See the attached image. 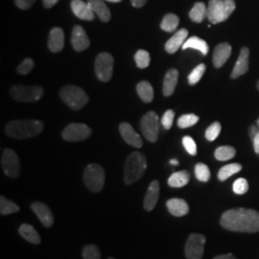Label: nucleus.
I'll return each mask as SVG.
<instances>
[{
  "label": "nucleus",
  "mask_w": 259,
  "mask_h": 259,
  "mask_svg": "<svg viewBox=\"0 0 259 259\" xmlns=\"http://www.w3.org/2000/svg\"><path fill=\"white\" fill-rule=\"evenodd\" d=\"M221 226L235 232H259V213L253 209L232 208L223 213Z\"/></svg>",
  "instance_id": "1"
},
{
  "label": "nucleus",
  "mask_w": 259,
  "mask_h": 259,
  "mask_svg": "<svg viewBox=\"0 0 259 259\" xmlns=\"http://www.w3.org/2000/svg\"><path fill=\"white\" fill-rule=\"evenodd\" d=\"M44 130V123L37 119H24L9 122L5 127L6 135L16 139L35 138Z\"/></svg>",
  "instance_id": "2"
},
{
  "label": "nucleus",
  "mask_w": 259,
  "mask_h": 259,
  "mask_svg": "<svg viewBox=\"0 0 259 259\" xmlns=\"http://www.w3.org/2000/svg\"><path fill=\"white\" fill-rule=\"evenodd\" d=\"M147 169V160L144 155L139 152H134L127 157L124 166V182L126 185H132L140 180Z\"/></svg>",
  "instance_id": "3"
},
{
  "label": "nucleus",
  "mask_w": 259,
  "mask_h": 259,
  "mask_svg": "<svg viewBox=\"0 0 259 259\" xmlns=\"http://www.w3.org/2000/svg\"><path fill=\"white\" fill-rule=\"evenodd\" d=\"M235 8L234 0H209L206 19L212 24L220 23L229 19Z\"/></svg>",
  "instance_id": "4"
},
{
  "label": "nucleus",
  "mask_w": 259,
  "mask_h": 259,
  "mask_svg": "<svg viewBox=\"0 0 259 259\" xmlns=\"http://www.w3.org/2000/svg\"><path fill=\"white\" fill-rule=\"evenodd\" d=\"M62 100L72 110L79 111L89 103V96L77 85L69 84L60 91Z\"/></svg>",
  "instance_id": "5"
},
{
  "label": "nucleus",
  "mask_w": 259,
  "mask_h": 259,
  "mask_svg": "<svg viewBox=\"0 0 259 259\" xmlns=\"http://www.w3.org/2000/svg\"><path fill=\"white\" fill-rule=\"evenodd\" d=\"M10 96L18 102H36L44 95V89L38 85L16 84L10 89Z\"/></svg>",
  "instance_id": "6"
},
{
  "label": "nucleus",
  "mask_w": 259,
  "mask_h": 259,
  "mask_svg": "<svg viewBox=\"0 0 259 259\" xmlns=\"http://www.w3.org/2000/svg\"><path fill=\"white\" fill-rule=\"evenodd\" d=\"M83 183L93 192H100L105 185V171L96 163L89 164L83 171Z\"/></svg>",
  "instance_id": "7"
},
{
  "label": "nucleus",
  "mask_w": 259,
  "mask_h": 259,
  "mask_svg": "<svg viewBox=\"0 0 259 259\" xmlns=\"http://www.w3.org/2000/svg\"><path fill=\"white\" fill-rule=\"evenodd\" d=\"M113 71V57L103 52L97 56L95 60V73L101 82H109L112 77Z\"/></svg>",
  "instance_id": "8"
},
{
  "label": "nucleus",
  "mask_w": 259,
  "mask_h": 259,
  "mask_svg": "<svg viewBox=\"0 0 259 259\" xmlns=\"http://www.w3.org/2000/svg\"><path fill=\"white\" fill-rule=\"evenodd\" d=\"M140 129L144 138L150 142H157L158 138V116L155 111L147 112L140 121Z\"/></svg>",
  "instance_id": "9"
},
{
  "label": "nucleus",
  "mask_w": 259,
  "mask_h": 259,
  "mask_svg": "<svg viewBox=\"0 0 259 259\" xmlns=\"http://www.w3.org/2000/svg\"><path fill=\"white\" fill-rule=\"evenodd\" d=\"M1 167L5 175L16 179L20 173V162L18 155L12 149H5L1 157Z\"/></svg>",
  "instance_id": "10"
},
{
  "label": "nucleus",
  "mask_w": 259,
  "mask_h": 259,
  "mask_svg": "<svg viewBox=\"0 0 259 259\" xmlns=\"http://www.w3.org/2000/svg\"><path fill=\"white\" fill-rule=\"evenodd\" d=\"M205 237L203 234L192 233L185 244V256L187 259H202L204 255Z\"/></svg>",
  "instance_id": "11"
},
{
  "label": "nucleus",
  "mask_w": 259,
  "mask_h": 259,
  "mask_svg": "<svg viewBox=\"0 0 259 259\" xmlns=\"http://www.w3.org/2000/svg\"><path fill=\"white\" fill-rule=\"evenodd\" d=\"M92 135V129L85 124L71 123L62 133L63 139L69 142H77L88 139Z\"/></svg>",
  "instance_id": "12"
},
{
  "label": "nucleus",
  "mask_w": 259,
  "mask_h": 259,
  "mask_svg": "<svg viewBox=\"0 0 259 259\" xmlns=\"http://www.w3.org/2000/svg\"><path fill=\"white\" fill-rule=\"evenodd\" d=\"M71 46L77 52H83L91 46L90 38L84 29L80 25H75L71 34Z\"/></svg>",
  "instance_id": "13"
},
{
  "label": "nucleus",
  "mask_w": 259,
  "mask_h": 259,
  "mask_svg": "<svg viewBox=\"0 0 259 259\" xmlns=\"http://www.w3.org/2000/svg\"><path fill=\"white\" fill-rule=\"evenodd\" d=\"M119 131L122 139H124L127 144L136 148H141L143 146V142L140 136L129 123H121L119 125Z\"/></svg>",
  "instance_id": "14"
},
{
  "label": "nucleus",
  "mask_w": 259,
  "mask_h": 259,
  "mask_svg": "<svg viewBox=\"0 0 259 259\" xmlns=\"http://www.w3.org/2000/svg\"><path fill=\"white\" fill-rule=\"evenodd\" d=\"M31 208L46 228H50L53 226L54 216L48 205L41 202H35L31 204Z\"/></svg>",
  "instance_id": "15"
},
{
  "label": "nucleus",
  "mask_w": 259,
  "mask_h": 259,
  "mask_svg": "<svg viewBox=\"0 0 259 259\" xmlns=\"http://www.w3.org/2000/svg\"><path fill=\"white\" fill-rule=\"evenodd\" d=\"M70 6L73 14L78 19L89 21H92L94 19L95 13L93 12V8L88 2L85 3L83 0H72Z\"/></svg>",
  "instance_id": "16"
},
{
  "label": "nucleus",
  "mask_w": 259,
  "mask_h": 259,
  "mask_svg": "<svg viewBox=\"0 0 259 259\" xmlns=\"http://www.w3.org/2000/svg\"><path fill=\"white\" fill-rule=\"evenodd\" d=\"M65 47V34L63 29L60 27L53 28L50 31L48 38V48L53 53L61 52Z\"/></svg>",
  "instance_id": "17"
},
{
  "label": "nucleus",
  "mask_w": 259,
  "mask_h": 259,
  "mask_svg": "<svg viewBox=\"0 0 259 259\" xmlns=\"http://www.w3.org/2000/svg\"><path fill=\"white\" fill-rule=\"evenodd\" d=\"M249 58H250V50L247 47H243L241 49L238 60L233 67V70L231 75L232 79H236L242 75L247 73V71L249 70Z\"/></svg>",
  "instance_id": "18"
},
{
  "label": "nucleus",
  "mask_w": 259,
  "mask_h": 259,
  "mask_svg": "<svg viewBox=\"0 0 259 259\" xmlns=\"http://www.w3.org/2000/svg\"><path fill=\"white\" fill-rule=\"evenodd\" d=\"M232 54V47L228 42H222L215 47L213 52V65L220 68L226 64Z\"/></svg>",
  "instance_id": "19"
},
{
  "label": "nucleus",
  "mask_w": 259,
  "mask_h": 259,
  "mask_svg": "<svg viewBox=\"0 0 259 259\" xmlns=\"http://www.w3.org/2000/svg\"><path fill=\"white\" fill-rule=\"evenodd\" d=\"M159 197V183L158 181H153L149 185L147 192L144 198L143 207L147 211H152L156 205Z\"/></svg>",
  "instance_id": "20"
},
{
  "label": "nucleus",
  "mask_w": 259,
  "mask_h": 259,
  "mask_svg": "<svg viewBox=\"0 0 259 259\" xmlns=\"http://www.w3.org/2000/svg\"><path fill=\"white\" fill-rule=\"evenodd\" d=\"M187 36H188L187 29L183 28V29L179 30L175 35H173V37H170L167 40V42L165 44V50H166L167 53H169V54L176 53L177 51L184 46Z\"/></svg>",
  "instance_id": "21"
},
{
  "label": "nucleus",
  "mask_w": 259,
  "mask_h": 259,
  "mask_svg": "<svg viewBox=\"0 0 259 259\" xmlns=\"http://www.w3.org/2000/svg\"><path fill=\"white\" fill-rule=\"evenodd\" d=\"M166 206L169 213L176 217H183L189 212V205L183 199H170L167 201Z\"/></svg>",
  "instance_id": "22"
},
{
  "label": "nucleus",
  "mask_w": 259,
  "mask_h": 259,
  "mask_svg": "<svg viewBox=\"0 0 259 259\" xmlns=\"http://www.w3.org/2000/svg\"><path fill=\"white\" fill-rule=\"evenodd\" d=\"M178 79H179V71L172 68L169 69L164 76V81H163V87H162V93L165 97L171 96L176 89L177 83H178Z\"/></svg>",
  "instance_id": "23"
},
{
  "label": "nucleus",
  "mask_w": 259,
  "mask_h": 259,
  "mask_svg": "<svg viewBox=\"0 0 259 259\" xmlns=\"http://www.w3.org/2000/svg\"><path fill=\"white\" fill-rule=\"evenodd\" d=\"M88 3L93 8V12L98 16L103 22L110 21L111 18V11L106 5L104 0H88Z\"/></svg>",
  "instance_id": "24"
},
{
  "label": "nucleus",
  "mask_w": 259,
  "mask_h": 259,
  "mask_svg": "<svg viewBox=\"0 0 259 259\" xmlns=\"http://www.w3.org/2000/svg\"><path fill=\"white\" fill-rule=\"evenodd\" d=\"M19 234L28 242L37 245L40 243V236L37 231L29 224H22L19 229Z\"/></svg>",
  "instance_id": "25"
},
{
  "label": "nucleus",
  "mask_w": 259,
  "mask_h": 259,
  "mask_svg": "<svg viewBox=\"0 0 259 259\" xmlns=\"http://www.w3.org/2000/svg\"><path fill=\"white\" fill-rule=\"evenodd\" d=\"M189 181H190V174L187 171L183 170V171L173 173L170 176L168 179V185L174 188H180L187 185Z\"/></svg>",
  "instance_id": "26"
},
{
  "label": "nucleus",
  "mask_w": 259,
  "mask_h": 259,
  "mask_svg": "<svg viewBox=\"0 0 259 259\" xmlns=\"http://www.w3.org/2000/svg\"><path fill=\"white\" fill-rule=\"evenodd\" d=\"M137 93L143 102L151 103L154 99V89L147 81H141L138 83Z\"/></svg>",
  "instance_id": "27"
},
{
  "label": "nucleus",
  "mask_w": 259,
  "mask_h": 259,
  "mask_svg": "<svg viewBox=\"0 0 259 259\" xmlns=\"http://www.w3.org/2000/svg\"><path fill=\"white\" fill-rule=\"evenodd\" d=\"M184 50L188 49V48H193L196 50H199L203 55H207L208 53V45L206 44V41L198 37H189L187 40H185L184 46L182 47Z\"/></svg>",
  "instance_id": "28"
},
{
  "label": "nucleus",
  "mask_w": 259,
  "mask_h": 259,
  "mask_svg": "<svg viewBox=\"0 0 259 259\" xmlns=\"http://www.w3.org/2000/svg\"><path fill=\"white\" fill-rule=\"evenodd\" d=\"M207 8L203 2L195 3L193 8L189 12V18L196 23H201L206 18Z\"/></svg>",
  "instance_id": "29"
},
{
  "label": "nucleus",
  "mask_w": 259,
  "mask_h": 259,
  "mask_svg": "<svg viewBox=\"0 0 259 259\" xmlns=\"http://www.w3.org/2000/svg\"><path fill=\"white\" fill-rule=\"evenodd\" d=\"M242 170V165L239 163H232V164H228L223 166L219 172H218V179L221 182H225L226 180H228L230 177H232L234 174H237L238 172H240Z\"/></svg>",
  "instance_id": "30"
},
{
  "label": "nucleus",
  "mask_w": 259,
  "mask_h": 259,
  "mask_svg": "<svg viewBox=\"0 0 259 259\" xmlns=\"http://www.w3.org/2000/svg\"><path fill=\"white\" fill-rule=\"evenodd\" d=\"M179 23L180 19L178 16L175 14H167L160 23V28L165 32L171 33L176 30L177 27L179 26Z\"/></svg>",
  "instance_id": "31"
},
{
  "label": "nucleus",
  "mask_w": 259,
  "mask_h": 259,
  "mask_svg": "<svg viewBox=\"0 0 259 259\" xmlns=\"http://www.w3.org/2000/svg\"><path fill=\"white\" fill-rule=\"evenodd\" d=\"M236 155V150L232 146H221L215 150L214 157L217 160L226 161L232 159Z\"/></svg>",
  "instance_id": "32"
},
{
  "label": "nucleus",
  "mask_w": 259,
  "mask_h": 259,
  "mask_svg": "<svg viewBox=\"0 0 259 259\" xmlns=\"http://www.w3.org/2000/svg\"><path fill=\"white\" fill-rule=\"evenodd\" d=\"M19 210V206L18 204L10 201L4 196L0 197V213L2 215H8L12 213L18 212Z\"/></svg>",
  "instance_id": "33"
},
{
  "label": "nucleus",
  "mask_w": 259,
  "mask_h": 259,
  "mask_svg": "<svg viewBox=\"0 0 259 259\" xmlns=\"http://www.w3.org/2000/svg\"><path fill=\"white\" fill-rule=\"evenodd\" d=\"M199 119H200L199 116H197L196 114H193V113L184 114L178 119V127L181 128V129L192 127V126H194L195 124L198 123Z\"/></svg>",
  "instance_id": "34"
},
{
  "label": "nucleus",
  "mask_w": 259,
  "mask_h": 259,
  "mask_svg": "<svg viewBox=\"0 0 259 259\" xmlns=\"http://www.w3.org/2000/svg\"><path fill=\"white\" fill-rule=\"evenodd\" d=\"M195 176L203 183H206L210 179V171L207 165L204 163H198L195 166Z\"/></svg>",
  "instance_id": "35"
},
{
  "label": "nucleus",
  "mask_w": 259,
  "mask_h": 259,
  "mask_svg": "<svg viewBox=\"0 0 259 259\" xmlns=\"http://www.w3.org/2000/svg\"><path fill=\"white\" fill-rule=\"evenodd\" d=\"M135 60H136V63L139 68H146L150 65V62H151V57L150 54L146 50H143V49H140L139 50L136 55H135Z\"/></svg>",
  "instance_id": "36"
},
{
  "label": "nucleus",
  "mask_w": 259,
  "mask_h": 259,
  "mask_svg": "<svg viewBox=\"0 0 259 259\" xmlns=\"http://www.w3.org/2000/svg\"><path fill=\"white\" fill-rule=\"evenodd\" d=\"M205 69H206V66L204 64L197 65L194 69L192 70V72L188 76V83H189V84L194 85L196 83H199V81L204 76Z\"/></svg>",
  "instance_id": "37"
},
{
  "label": "nucleus",
  "mask_w": 259,
  "mask_h": 259,
  "mask_svg": "<svg viewBox=\"0 0 259 259\" xmlns=\"http://www.w3.org/2000/svg\"><path fill=\"white\" fill-rule=\"evenodd\" d=\"M82 255L83 259H101V251L95 245H87L83 247Z\"/></svg>",
  "instance_id": "38"
},
{
  "label": "nucleus",
  "mask_w": 259,
  "mask_h": 259,
  "mask_svg": "<svg viewBox=\"0 0 259 259\" xmlns=\"http://www.w3.org/2000/svg\"><path fill=\"white\" fill-rule=\"evenodd\" d=\"M221 129H222L221 124L217 121L214 122L205 131V139H207L208 141H214L220 135Z\"/></svg>",
  "instance_id": "39"
},
{
  "label": "nucleus",
  "mask_w": 259,
  "mask_h": 259,
  "mask_svg": "<svg viewBox=\"0 0 259 259\" xmlns=\"http://www.w3.org/2000/svg\"><path fill=\"white\" fill-rule=\"evenodd\" d=\"M249 189V184L246 179H237L233 184V191L237 195H243L247 193Z\"/></svg>",
  "instance_id": "40"
},
{
  "label": "nucleus",
  "mask_w": 259,
  "mask_h": 259,
  "mask_svg": "<svg viewBox=\"0 0 259 259\" xmlns=\"http://www.w3.org/2000/svg\"><path fill=\"white\" fill-rule=\"evenodd\" d=\"M35 66V63L32 59L26 58L17 68V72L20 75H27Z\"/></svg>",
  "instance_id": "41"
},
{
  "label": "nucleus",
  "mask_w": 259,
  "mask_h": 259,
  "mask_svg": "<svg viewBox=\"0 0 259 259\" xmlns=\"http://www.w3.org/2000/svg\"><path fill=\"white\" fill-rule=\"evenodd\" d=\"M183 144L185 147L186 152L191 155V156H196L197 155V145L194 139H192L191 137L186 136L183 139Z\"/></svg>",
  "instance_id": "42"
},
{
  "label": "nucleus",
  "mask_w": 259,
  "mask_h": 259,
  "mask_svg": "<svg viewBox=\"0 0 259 259\" xmlns=\"http://www.w3.org/2000/svg\"><path fill=\"white\" fill-rule=\"evenodd\" d=\"M174 117H175V112L172 110H168L165 111V113L163 114V116L161 118V124L164 127V129H171V127L173 126Z\"/></svg>",
  "instance_id": "43"
},
{
  "label": "nucleus",
  "mask_w": 259,
  "mask_h": 259,
  "mask_svg": "<svg viewBox=\"0 0 259 259\" xmlns=\"http://www.w3.org/2000/svg\"><path fill=\"white\" fill-rule=\"evenodd\" d=\"M36 0H15L17 7L21 10L30 9Z\"/></svg>",
  "instance_id": "44"
},
{
  "label": "nucleus",
  "mask_w": 259,
  "mask_h": 259,
  "mask_svg": "<svg viewBox=\"0 0 259 259\" xmlns=\"http://www.w3.org/2000/svg\"><path fill=\"white\" fill-rule=\"evenodd\" d=\"M131 2H132V5L134 7L141 8V7H143L146 4L147 0H131Z\"/></svg>",
  "instance_id": "45"
},
{
  "label": "nucleus",
  "mask_w": 259,
  "mask_h": 259,
  "mask_svg": "<svg viewBox=\"0 0 259 259\" xmlns=\"http://www.w3.org/2000/svg\"><path fill=\"white\" fill-rule=\"evenodd\" d=\"M59 0H42V4L44 6L49 9V8H52L53 6H55L56 4L58 3Z\"/></svg>",
  "instance_id": "46"
},
{
  "label": "nucleus",
  "mask_w": 259,
  "mask_h": 259,
  "mask_svg": "<svg viewBox=\"0 0 259 259\" xmlns=\"http://www.w3.org/2000/svg\"><path fill=\"white\" fill-rule=\"evenodd\" d=\"M253 142V148H254V152L259 155V132L257 135L254 137V139H252Z\"/></svg>",
  "instance_id": "47"
},
{
  "label": "nucleus",
  "mask_w": 259,
  "mask_h": 259,
  "mask_svg": "<svg viewBox=\"0 0 259 259\" xmlns=\"http://www.w3.org/2000/svg\"><path fill=\"white\" fill-rule=\"evenodd\" d=\"M259 132V127L256 126H250V138L251 139H254V137L257 135V133Z\"/></svg>",
  "instance_id": "48"
},
{
  "label": "nucleus",
  "mask_w": 259,
  "mask_h": 259,
  "mask_svg": "<svg viewBox=\"0 0 259 259\" xmlns=\"http://www.w3.org/2000/svg\"><path fill=\"white\" fill-rule=\"evenodd\" d=\"M213 259H236V257H234L232 253H228V254H221V255L215 256Z\"/></svg>",
  "instance_id": "49"
},
{
  "label": "nucleus",
  "mask_w": 259,
  "mask_h": 259,
  "mask_svg": "<svg viewBox=\"0 0 259 259\" xmlns=\"http://www.w3.org/2000/svg\"><path fill=\"white\" fill-rule=\"evenodd\" d=\"M170 164H173V165H178L179 164V161L177 159H171L170 160Z\"/></svg>",
  "instance_id": "50"
},
{
  "label": "nucleus",
  "mask_w": 259,
  "mask_h": 259,
  "mask_svg": "<svg viewBox=\"0 0 259 259\" xmlns=\"http://www.w3.org/2000/svg\"><path fill=\"white\" fill-rule=\"evenodd\" d=\"M107 1H109V2H112V3H118V2H120L122 0H107Z\"/></svg>",
  "instance_id": "51"
},
{
  "label": "nucleus",
  "mask_w": 259,
  "mask_h": 259,
  "mask_svg": "<svg viewBox=\"0 0 259 259\" xmlns=\"http://www.w3.org/2000/svg\"><path fill=\"white\" fill-rule=\"evenodd\" d=\"M256 88H257V90L259 91V81L257 82V84H256Z\"/></svg>",
  "instance_id": "52"
},
{
  "label": "nucleus",
  "mask_w": 259,
  "mask_h": 259,
  "mask_svg": "<svg viewBox=\"0 0 259 259\" xmlns=\"http://www.w3.org/2000/svg\"><path fill=\"white\" fill-rule=\"evenodd\" d=\"M257 125H258V127H259V118H258V120H257Z\"/></svg>",
  "instance_id": "53"
},
{
  "label": "nucleus",
  "mask_w": 259,
  "mask_h": 259,
  "mask_svg": "<svg viewBox=\"0 0 259 259\" xmlns=\"http://www.w3.org/2000/svg\"><path fill=\"white\" fill-rule=\"evenodd\" d=\"M108 259H115V258H113V257H109V258Z\"/></svg>",
  "instance_id": "54"
}]
</instances>
